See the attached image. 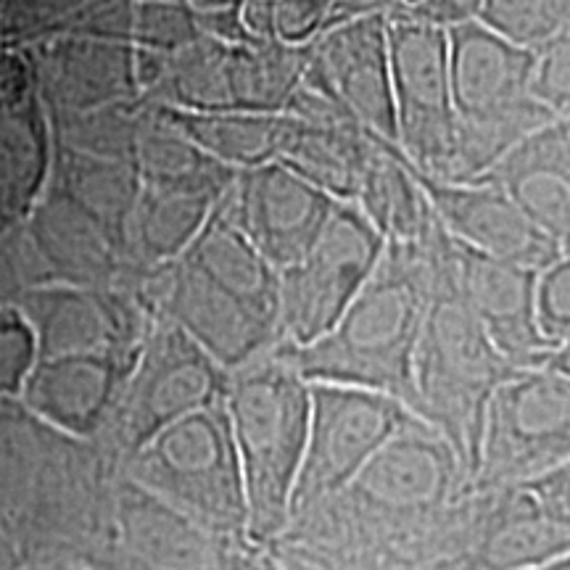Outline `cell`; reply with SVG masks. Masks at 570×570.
Returning a JSON list of instances; mask_svg holds the SVG:
<instances>
[{
	"label": "cell",
	"mask_w": 570,
	"mask_h": 570,
	"mask_svg": "<svg viewBox=\"0 0 570 570\" xmlns=\"http://www.w3.org/2000/svg\"><path fill=\"white\" fill-rule=\"evenodd\" d=\"M487 183L502 188L541 233L570 254V135L560 119L512 148Z\"/></svg>",
	"instance_id": "9a60e30c"
},
{
	"label": "cell",
	"mask_w": 570,
	"mask_h": 570,
	"mask_svg": "<svg viewBox=\"0 0 570 570\" xmlns=\"http://www.w3.org/2000/svg\"><path fill=\"white\" fill-rule=\"evenodd\" d=\"M537 317L552 346L570 341V254L541 269L537 283Z\"/></svg>",
	"instance_id": "ffe728a7"
},
{
	"label": "cell",
	"mask_w": 570,
	"mask_h": 570,
	"mask_svg": "<svg viewBox=\"0 0 570 570\" xmlns=\"http://www.w3.org/2000/svg\"><path fill=\"white\" fill-rule=\"evenodd\" d=\"M529 570H570V558L554 560L550 566H541V568H529Z\"/></svg>",
	"instance_id": "cb8c5ba5"
},
{
	"label": "cell",
	"mask_w": 570,
	"mask_h": 570,
	"mask_svg": "<svg viewBox=\"0 0 570 570\" xmlns=\"http://www.w3.org/2000/svg\"><path fill=\"white\" fill-rule=\"evenodd\" d=\"M541 367L552 370V373H560L570 377V341H562L560 346H554L550 354H547V360L541 362Z\"/></svg>",
	"instance_id": "603a6c76"
},
{
	"label": "cell",
	"mask_w": 570,
	"mask_h": 570,
	"mask_svg": "<svg viewBox=\"0 0 570 570\" xmlns=\"http://www.w3.org/2000/svg\"><path fill=\"white\" fill-rule=\"evenodd\" d=\"M304 85L336 101L370 135L396 146L389 19L383 13L344 21L315 42L306 51Z\"/></svg>",
	"instance_id": "30bf717a"
},
{
	"label": "cell",
	"mask_w": 570,
	"mask_h": 570,
	"mask_svg": "<svg viewBox=\"0 0 570 570\" xmlns=\"http://www.w3.org/2000/svg\"><path fill=\"white\" fill-rule=\"evenodd\" d=\"M479 21L515 46H544L570 21V0H483Z\"/></svg>",
	"instance_id": "ac0fdd59"
},
{
	"label": "cell",
	"mask_w": 570,
	"mask_h": 570,
	"mask_svg": "<svg viewBox=\"0 0 570 570\" xmlns=\"http://www.w3.org/2000/svg\"><path fill=\"white\" fill-rule=\"evenodd\" d=\"M449 77L458 119L497 117L537 101L531 96L537 53L489 30L479 19L446 30Z\"/></svg>",
	"instance_id": "5bb4252c"
},
{
	"label": "cell",
	"mask_w": 570,
	"mask_h": 570,
	"mask_svg": "<svg viewBox=\"0 0 570 570\" xmlns=\"http://www.w3.org/2000/svg\"><path fill=\"white\" fill-rule=\"evenodd\" d=\"M454 275L468 309L518 370L541 367L552 344L537 317L539 273L454 244Z\"/></svg>",
	"instance_id": "4fadbf2b"
},
{
	"label": "cell",
	"mask_w": 570,
	"mask_h": 570,
	"mask_svg": "<svg viewBox=\"0 0 570 570\" xmlns=\"http://www.w3.org/2000/svg\"><path fill=\"white\" fill-rule=\"evenodd\" d=\"M230 428L244 470L248 515L273 531L288 515L309 439L312 386L275 348L240 367L230 389Z\"/></svg>",
	"instance_id": "277c9868"
},
{
	"label": "cell",
	"mask_w": 570,
	"mask_h": 570,
	"mask_svg": "<svg viewBox=\"0 0 570 570\" xmlns=\"http://www.w3.org/2000/svg\"><path fill=\"white\" fill-rule=\"evenodd\" d=\"M523 489L529 491L547 512H552V515H558L562 520H570V462Z\"/></svg>",
	"instance_id": "7402d4cb"
},
{
	"label": "cell",
	"mask_w": 570,
	"mask_h": 570,
	"mask_svg": "<svg viewBox=\"0 0 570 570\" xmlns=\"http://www.w3.org/2000/svg\"><path fill=\"white\" fill-rule=\"evenodd\" d=\"M425 246L431 298L415 354V415L454 446L473 483L489 402L518 367L468 309L454 275V240L439 217L425 235Z\"/></svg>",
	"instance_id": "7a4b0ae2"
},
{
	"label": "cell",
	"mask_w": 570,
	"mask_h": 570,
	"mask_svg": "<svg viewBox=\"0 0 570 570\" xmlns=\"http://www.w3.org/2000/svg\"><path fill=\"white\" fill-rule=\"evenodd\" d=\"M410 169L454 244L533 273H541L566 254L494 183H441L417 173L412 164Z\"/></svg>",
	"instance_id": "8fae6325"
},
{
	"label": "cell",
	"mask_w": 570,
	"mask_h": 570,
	"mask_svg": "<svg viewBox=\"0 0 570 570\" xmlns=\"http://www.w3.org/2000/svg\"><path fill=\"white\" fill-rule=\"evenodd\" d=\"M336 204L281 161L244 169L230 188L235 219L277 273L315 244Z\"/></svg>",
	"instance_id": "7c38bea8"
},
{
	"label": "cell",
	"mask_w": 570,
	"mask_h": 570,
	"mask_svg": "<svg viewBox=\"0 0 570 570\" xmlns=\"http://www.w3.org/2000/svg\"><path fill=\"white\" fill-rule=\"evenodd\" d=\"M354 206L386 238V244H417L436 219L402 151L375 135Z\"/></svg>",
	"instance_id": "e0dca14e"
},
{
	"label": "cell",
	"mask_w": 570,
	"mask_h": 570,
	"mask_svg": "<svg viewBox=\"0 0 570 570\" xmlns=\"http://www.w3.org/2000/svg\"><path fill=\"white\" fill-rule=\"evenodd\" d=\"M483 0H391L386 19L423 21V24L452 30L479 19Z\"/></svg>",
	"instance_id": "44dd1931"
},
{
	"label": "cell",
	"mask_w": 570,
	"mask_h": 570,
	"mask_svg": "<svg viewBox=\"0 0 570 570\" xmlns=\"http://www.w3.org/2000/svg\"><path fill=\"white\" fill-rule=\"evenodd\" d=\"M309 439L294 504L341 494L391 439L417 415L394 396L336 383H309ZM291 504V508H294Z\"/></svg>",
	"instance_id": "52a82bcc"
},
{
	"label": "cell",
	"mask_w": 570,
	"mask_h": 570,
	"mask_svg": "<svg viewBox=\"0 0 570 570\" xmlns=\"http://www.w3.org/2000/svg\"><path fill=\"white\" fill-rule=\"evenodd\" d=\"M383 252L386 238L365 214L338 202L315 244L277 273L285 346H309L327 336L373 277Z\"/></svg>",
	"instance_id": "8992f818"
},
{
	"label": "cell",
	"mask_w": 570,
	"mask_h": 570,
	"mask_svg": "<svg viewBox=\"0 0 570 570\" xmlns=\"http://www.w3.org/2000/svg\"><path fill=\"white\" fill-rule=\"evenodd\" d=\"M431 298V256L417 244H386L373 277L327 336L277 346L309 383L394 396L415 412V354Z\"/></svg>",
	"instance_id": "6da1fadb"
},
{
	"label": "cell",
	"mask_w": 570,
	"mask_h": 570,
	"mask_svg": "<svg viewBox=\"0 0 570 570\" xmlns=\"http://www.w3.org/2000/svg\"><path fill=\"white\" fill-rule=\"evenodd\" d=\"M487 525L473 544L479 570H529L570 558V520L547 512L523 487L479 491Z\"/></svg>",
	"instance_id": "2e32d148"
},
{
	"label": "cell",
	"mask_w": 570,
	"mask_h": 570,
	"mask_svg": "<svg viewBox=\"0 0 570 570\" xmlns=\"http://www.w3.org/2000/svg\"><path fill=\"white\" fill-rule=\"evenodd\" d=\"M531 96L554 119H570V21L537 48Z\"/></svg>",
	"instance_id": "d6986e66"
},
{
	"label": "cell",
	"mask_w": 570,
	"mask_h": 570,
	"mask_svg": "<svg viewBox=\"0 0 570 570\" xmlns=\"http://www.w3.org/2000/svg\"><path fill=\"white\" fill-rule=\"evenodd\" d=\"M396 148L417 173L444 177L458 135L449 35L423 21L389 19Z\"/></svg>",
	"instance_id": "ba28073f"
},
{
	"label": "cell",
	"mask_w": 570,
	"mask_h": 570,
	"mask_svg": "<svg viewBox=\"0 0 570 570\" xmlns=\"http://www.w3.org/2000/svg\"><path fill=\"white\" fill-rule=\"evenodd\" d=\"M560 122H562V127H566V132L570 135V119H560Z\"/></svg>",
	"instance_id": "d4e9b609"
},
{
	"label": "cell",
	"mask_w": 570,
	"mask_h": 570,
	"mask_svg": "<svg viewBox=\"0 0 570 570\" xmlns=\"http://www.w3.org/2000/svg\"><path fill=\"white\" fill-rule=\"evenodd\" d=\"M177 304L202 344L230 367H244L281 338V281L235 219L230 190L177 277Z\"/></svg>",
	"instance_id": "3957f363"
},
{
	"label": "cell",
	"mask_w": 570,
	"mask_h": 570,
	"mask_svg": "<svg viewBox=\"0 0 570 570\" xmlns=\"http://www.w3.org/2000/svg\"><path fill=\"white\" fill-rule=\"evenodd\" d=\"M570 462V377L515 370L491 396L473 491L520 489Z\"/></svg>",
	"instance_id": "5b68a950"
},
{
	"label": "cell",
	"mask_w": 570,
	"mask_h": 570,
	"mask_svg": "<svg viewBox=\"0 0 570 570\" xmlns=\"http://www.w3.org/2000/svg\"><path fill=\"white\" fill-rule=\"evenodd\" d=\"M470 491L473 483L454 446L415 417L367 462L346 494L370 518L410 525L449 515Z\"/></svg>",
	"instance_id": "9c48e42d"
}]
</instances>
